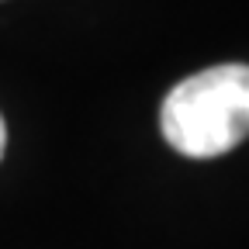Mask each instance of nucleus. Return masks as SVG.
Segmentation results:
<instances>
[{
  "instance_id": "1",
  "label": "nucleus",
  "mask_w": 249,
  "mask_h": 249,
  "mask_svg": "<svg viewBox=\"0 0 249 249\" xmlns=\"http://www.w3.org/2000/svg\"><path fill=\"white\" fill-rule=\"evenodd\" d=\"M163 139L187 160H214L249 139V66L225 62L180 80L160 111Z\"/></svg>"
},
{
  "instance_id": "2",
  "label": "nucleus",
  "mask_w": 249,
  "mask_h": 249,
  "mask_svg": "<svg viewBox=\"0 0 249 249\" xmlns=\"http://www.w3.org/2000/svg\"><path fill=\"white\" fill-rule=\"evenodd\" d=\"M4 149H7V124L0 118V156H4Z\"/></svg>"
}]
</instances>
